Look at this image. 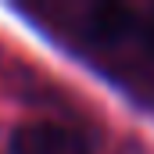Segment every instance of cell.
Instances as JSON below:
<instances>
[{"instance_id": "cell-1", "label": "cell", "mask_w": 154, "mask_h": 154, "mask_svg": "<svg viewBox=\"0 0 154 154\" xmlns=\"http://www.w3.org/2000/svg\"><path fill=\"white\" fill-rule=\"evenodd\" d=\"M11 154H93L90 140L61 122H22L11 133Z\"/></svg>"}]
</instances>
